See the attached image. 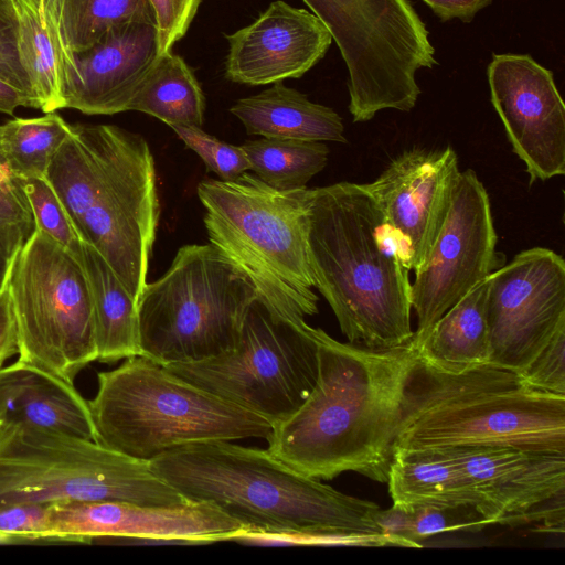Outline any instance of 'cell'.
<instances>
[{"instance_id": "4", "label": "cell", "mask_w": 565, "mask_h": 565, "mask_svg": "<svg viewBox=\"0 0 565 565\" xmlns=\"http://www.w3.org/2000/svg\"><path fill=\"white\" fill-rule=\"evenodd\" d=\"M45 178L82 242L106 259L138 305L160 215L146 139L114 125H71Z\"/></svg>"}, {"instance_id": "13", "label": "cell", "mask_w": 565, "mask_h": 565, "mask_svg": "<svg viewBox=\"0 0 565 565\" xmlns=\"http://www.w3.org/2000/svg\"><path fill=\"white\" fill-rule=\"evenodd\" d=\"M495 246L488 192L473 170L460 171L444 224L412 284L415 349L447 310L498 269Z\"/></svg>"}, {"instance_id": "35", "label": "cell", "mask_w": 565, "mask_h": 565, "mask_svg": "<svg viewBox=\"0 0 565 565\" xmlns=\"http://www.w3.org/2000/svg\"><path fill=\"white\" fill-rule=\"evenodd\" d=\"M49 505L19 503L0 508V533L18 542L50 540ZM51 541V540H50Z\"/></svg>"}, {"instance_id": "2", "label": "cell", "mask_w": 565, "mask_h": 565, "mask_svg": "<svg viewBox=\"0 0 565 565\" xmlns=\"http://www.w3.org/2000/svg\"><path fill=\"white\" fill-rule=\"evenodd\" d=\"M185 500L210 503L245 531L303 532L343 545H391L376 503L344 494L292 469L268 450L230 440L173 448L150 461Z\"/></svg>"}, {"instance_id": "32", "label": "cell", "mask_w": 565, "mask_h": 565, "mask_svg": "<svg viewBox=\"0 0 565 565\" xmlns=\"http://www.w3.org/2000/svg\"><path fill=\"white\" fill-rule=\"evenodd\" d=\"M178 137L203 160L209 171L221 180L231 181L250 170L242 146H234L213 137L196 126L171 127Z\"/></svg>"}, {"instance_id": "28", "label": "cell", "mask_w": 565, "mask_h": 565, "mask_svg": "<svg viewBox=\"0 0 565 565\" xmlns=\"http://www.w3.org/2000/svg\"><path fill=\"white\" fill-rule=\"evenodd\" d=\"M18 29V47L29 77L34 108L52 113L63 108L58 43L49 29L40 0H9Z\"/></svg>"}, {"instance_id": "3", "label": "cell", "mask_w": 565, "mask_h": 565, "mask_svg": "<svg viewBox=\"0 0 565 565\" xmlns=\"http://www.w3.org/2000/svg\"><path fill=\"white\" fill-rule=\"evenodd\" d=\"M307 243L315 287L350 343L391 349L412 341L403 248L362 184L311 189Z\"/></svg>"}, {"instance_id": "18", "label": "cell", "mask_w": 565, "mask_h": 565, "mask_svg": "<svg viewBox=\"0 0 565 565\" xmlns=\"http://www.w3.org/2000/svg\"><path fill=\"white\" fill-rule=\"evenodd\" d=\"M459 174L451 147L412 149L392 160L373 182L362 184L398 237L408 270L416 271L428 257Z\"/></svg>"}, {"instance_id": "41", "label": "cell", "mask_w": 565, "mask_h": 565, "mask_svg": "<svg viewBox=\"0 0 565 565\" xmlns=\"http://www.w3.org/2000/svg\"><path fill=\"white\" fill-rule=\"evenodd\" d=\"M20 106L32 107L30 97L0 78V113L13 115L15 108Z\"/></svg>"}, {"instance_id": "22", "label": "cell", "mask_w": 565, "mask_h": 565, "mask_svg": "<svg viewBox=\"0 0 565 565\" xmlns=\"http://www.w3.org/2000/svg\"><path fill=\"white\" fill-rule=\"evenodd\" d=\"M386 482L397 507L470 509L488 524L468 475L445 448H395Z\"/></svg>"}, {"instance_id": "17", "label": "cell", "mask_w": 565, "mask_h": 565, "mask_svg": "<svg viewBox=\"0 0 565 565\" xmlns=\"http://www.w3.org/2000/svg\"><path fill=\"white\" fill-rule=\"evenodd\" d=\"M490 98L530 184L565 174V105L553 73L529 54H493Z\"/></svg>"}, {"instance_id": "27", "label": "cell", "mask_w": 565, "mask_h": 565, "mask_svg": "<svg viewBox=\"0 0 565 565\" xmlns=\"http://www.w3.org/2000/svg\"><path fill=\"white\" fill-rule=\"evenodd\" d=\"M153 116L170 127H201L205 97L184 60L171 51L159 56L128 106Z\"/></svg>"}, {"instance_id": "25", "label": "cell", "mask_w": 565, "mask_h": 565, "mask_svg": "<svg viewBox=\"0 0 565 565\" xmlns=\"http://www.w3.org/2000/svg\"><path fill=\"white\" fill-rule=\"evenodd\" d=\"M488 277L447 310L416 349L417 355L447 373L489 363Z\"/></svg>"}, {"instance_id": "12", "label": "cell", "mask_w": 565, "mask_h": 565, "mask_svg": "<svg viewBox=\"0 0 565 565\" xmlns=\"http://www.w3.org/2000/svg\"><path fill=\"white\" fill-rule=\"evenodd\" d=\"M7 288L19 359L74 383L97 360L93 302L82 260L34 228L11 266Z\"/></svg>"}, {"instance_id": "26", "label": "cell", "mask_w": 565, "mask_h": 565, "mask_svg": "<svg viewBox=\"0 0 565 565\" xmlns=\"http://www.w3.org/2000/svg\"><path fill=\"white\" fill-rule=\"evenodd\" d=\"M44 20L62 60L83 52L110 28L127 21H153L149 0H42Z\"/></svg>"}, {"instance_id": "23", "label": "cell", "mask_w": 565, "mask_h": 565, "mask_svg": "<svg viewBox=\"0 0 565 565\" xmlns=\"http://www.w3.org/2000/svg\"><path fill=\"white\" fill-rule=\"evenodd\" d=\"M230 111L242 121L248 135L347 142L342 118L332 108L309 100L282 82L238 99Z\"/></svg>"}, {"instance_id": "43", "label": "cell", "mask_w": 565, "mask_h": 565, "mask_svg": "<svg viewBox=\"0 0 565 565\" xmlns=\"http://www.w3.org/2000/svg\"><path fill=\"white\" fill-rule=\"evenodd\" d=\"M41 2H42V0H40V6H41Z\"/></svg>"}, {"instance_id": "39", "label": "cell", "mask_w": 565, "mask_h": 565, "mask_svg": "<svg viewBox=\"0 0 565 565\" xmlns=\"http://www.w3.org/2000/svg\"><path fill=\"white\" fill-rule=\"evenodd\" d=\"M19 352L18 329L8 288L0 294V366Z\"/></svg>"}, {"instance_id": "31", "label": "cell", "mask_w": 565, "mask_h": 565, "mask_svg": "<svg viewBox=\"0 0 565 565\" xmlns=\"http://www.w3.org/2000/svg\"><path fill=\"white\" fill-rule=\"evenodd\" d=\"M31 209L34 228L47 234L77 258H82L83 242L72 220L45 177L20 179Z\"/></svg>"}, {"instance_id": "36", "label": "cell", "mask_w": 565, "mask_h": 565, "mask_svg": "<svg viewBox=\"0 0 565 565\" xmlns=\"http://www.w3.org/2000/svg\"><path fill=\"white\" fill-rule=\"evenodd\" d=\"M156 17L159 54L171 51L182 39L198 11L201 0H149Z\"/></svg>"}, {"instance_id": "10", "label": "cell", "mask_w": 565, "mask_h": 565, "mask_svg": "<svg viewBox=\"0 0 565 565\" xmlns=\"http://www.w3.org/2000/svg\"><path fill=\"white\" fill-rule=\"evenodd\" d=\"M316 331L305 319L289 317L258 296L246 312L233 349L205 360L164 366L274 426L295 413L316 384Z\"/></svg>"}, {"instance_id": "30", "label": "cell", "mask_w": 565, "mask_h": 565, "mask_svg": "<svg viewBox=\"0 0 565 565\" xmlns=\"http://www.w3.org/2000/svg\"><path fill=\"white\" fill-rule=\"evenodd\" d=\"M71 132L56 113L15 118L0 126V153L18 179L45 177L50 162Z\"/></svg>"}, {"instance_id": "33", "label": "cell", "mask_w": 565, "mask_h": 565, "mask_svg": "<svg viewBox=\"0 0 565 565\" xmlns=\"http://www.w3.org/2000/svg\"><path fill=\"white\" fill-rule=\"evenodd\" d=\"M518 374L533 388L565 395V326L555 332L531 363Z\"/></svg>"}, {"instance_id": "9", "label": "cell", "mask_w": 565, "mask_h": 565, "mask_svg": "<svg viewBox=\"0 0 565 565\" xmlns=\"http://www.w3.org/2000/svg\"><path fill=\"white\" fill-rule=\"evenodd\" d=\"M120 501L141 505L188 502L150 461L72 435L0 425V508L19 503Z\"/></svg>"}, {"instance_id": "37", "label": "cell", "mask_w": 565, "mask_h": 565, "mask_svg": "<svg viewBox=\"0 0 565 565\" xmlns=\"http://www.w3.org/2000/svg\"><path fill=\"white\" fill-rule=\"evenodd\" d=\"M20 180V179H19ZM15 224L30 235L34 231V220L21 183L0 184V225Z\"/></svg>"}, {"instance_id": "15", "label": "cell", "mask_w": 565, "mask_h": 565, "mask_svg": "<svg viewBox=\"0 0 565 565\" xmlns=\"http://www.w3.org/2000/svg\"><path fill=\"white\" fill-rule=\"evenodd\" d=\"M51 541L117 540L141 544H210L245 531L213 504L188 501L141 505L120 501H67L49 505Z\"/></svg>"}, {"instance_id": "38", "label": "cell", "mask_w": 565, "mask_h": 565, "mask_svg": "<svg viewBox=\"0 0 565 565\" xmlns=\"http://www.w3.org/2000/svg\"><path fill=\"white\" fill-rule=\"evenodd\" d=\"M30 234L15 224L0 225V294L6 289L11 266Z\"/></svg>"}, {"instance_id": "42", "label": "cell", "mask_w": 565, "mask_h": 565, "mask_svg": "<svg viewBox=\"0 0 565 565\" xmlns=\"http://www.w3.org/2000/svg\"><path fill=\"white\" fill-rule=\"evenodd\" d=\"M19 179L11 172L4 159L0 153V184L2 185H18Z\"/></svg>"}, {"instance_id": "14", "label": "cell", "mask_w": 565, "mask_h": 565, "mask_svg": "<svg viewBox=\"0 0 565 565\" xmlns=\"http://www.w3.org/2000/svg\"><path fill=\"white\" fill-rule=\"evenodd\" d=\"M490 365L521 373L565 326V262L534 247L488 276Z\"/></svg>"}, {"instance_id": "16", "label": "cell", "mask_w": 565, "mask_h": 565, "mask_svg": "<svg viewBox=\"0 0 565 565\" xmlns=\"http://www.w3.org/2000/svg\"><path fill=\"white\" fill-rule=\"evenodd\" d=\"M486 508L488 524L564 532L565 454L510 447H448Z\"/></svg>"}, {"instance_id": "8", "label": "cell", "mask_w": 565, "mask_h": 565, "mask_svg": "<svg viewBox=\"0 0 565 565\" xmlns=\"http://www.w3.org/2000/svg\"><path fill=\"white\" fill-rule=\"evenodd\" d=\"M258 296L248 275L211 243L182 246L138 301L140 355L167 365L233 349Z\"/></svg>"}, {"instance_id": "1", "label": "cell", "mask_w": 565, "mask_h": 565, "mask_svg": "<svg viewBox=\"0 0 565 565\" xmlns=\"http://www.w3.org/2000/svg\"><path fill=\"white\" fill-rule=\"evenodd\" d=\"M318 376L300 407L275 424L268 451L318 480L347 471L385 483L405 383L417 351L343 343L316 331Z\"/></svg>"}, {"instance_id": "21", "label": "cell", "mask_w": 565, "mask_h": 565, "mask_svg": "<svg viewBox=\"0 0 565 565\" xmlns=\"http://www.w3.org/2000/svg\"><path fill=\"white\" fill-rule=\"evenodd\" d=\"M0 425H23L97 441L88 401L55 374L18 360L0 367Z\"/></svg>"}, {"instance_id": "29", "label": "cell", "mask_w": 565, "mask_h": 565, "mask_svg": "<svg viewBox=\"0 0 565 565\" xmlns=\"http://www.w3.org/2000/svg\"><path fill=\"white\" fill-rule=\"evenodd\" d=\"M262 181L277 190L306 188L328 162L329 148L322 141L260 138L242 145Z\"/></svg>"}, {"instance_id": "11", "label": "cell", "mask_w": 565, "mask_h": 565, "mask_svg": "<svg viewBox=\"0 0 565 565\" xmlns=\"http://www.w3.org/2000/svg\"><path fill=\"white\" fill-rule=\"evenodd\" d=\"M331 33L347 65L354 122L383 109L409 111L419 68L437 64L429 32L408 0H302Z\"/></svg>"}, {"instance_id": "6", "label": "cell", "mask_w": 565, "mask_h": 565, "mask_svg": "<svg viewBox=\"0 0 565 565\" xmlns=\"http://www.w3.org/2000/svg\"><path fill=\"white\" fill-rule=\"evenodd\" d=\"M88 401L97 441L151 461L189 444L263 438L273 424L178 376L142 355L97 374Z\"/></svg>"}, {"instance_id": "7", "label": "cell", "mask_w": 565, "mask_h": 565, "mask_svg": "<svg viewBox=\"0 0 565 565\" xmlns=\"http://www.w3.org/2000/svg\"><path fill=\"white\" fill-rule=\"evenodd\" d=\"M210 243L237 264L268 303L305 319L318 312L308 259L311 189L277 190L248 172L198 185Z\"/></svg>"}, {"instance_id": "5", "label": "cell", "mask_w": 565, "mask_h": 565, "mask_svg": "<svg viewBox=\"0 0 565 565\" xmlns=\"http://www.w3.org/2000/svg\"><path fill=\"white\" fill-rule=\"evenodd\" d=\"M473 446L565 454V395L533 388L507 369L447 373L416 355L394 449Z\"/></svg>"}, {"instance_id": "34", "label": "cell", "mask_w": 565, "mask_h": 565, "mask_svg": "<svg viewBox=\"0 0 565 565\" xmlns=\"http://www.w3.org/2000/svg\"><path fill=\"white\" fill-rule=\"evenodd\" d=\"M0 78L25 93L34 108L30 81L19 54L17 19L9 0H0Z\"/></svg>"}, {"instance_id": "19", "label": "cell", "mask_w": 565, "mask_h": 565, "mask_svg": "<svg viewBox=\"0 0 565 565\" xmlns=\"http://www.w3.org/2000/svg\"><path fill=\"white\" fill-rule=\"evenodd\" d=\"M153 21H127L110 28L87 50L62 60L63 108L86 115L128 110L159 58Z\"/></svg>"}, {"instance_id": "40", "label": "cell", "mask_w": 565, "mask_h": 565, "mask_svg": "<svg viewBox=\"0 0 565 565\" xmlns=\"http://www.w3.org/2000/svg\"><path fill=\"white\" fill-rule=\"evenodd\" d=\"M441 20L459 19L470 22L475 15L488 7L492 0H422Z\"/></svg>"}, {"instance_id": "24", "label": "cell", "mask_w": 565, "mask_h": 565, "mask_svg": "<svg viewBox=\"0 0 565 565\" xmlns=\"http://www.w3.org/2000/svg\"><path fill=\"white\" fill-rule=\"evenodd\" d=\"M81 260L92 295L97 361L140 355L137 302L106 259L84 242Z\"/></svg>"}, {"instance_id": "20", "label": "cell", "mask_w": 565, "mask_h": 565, "mask_svg": "<svg viewBox=\"0 0 565 565\" xmlns=\"http://www.w3.org/2000/svg\"><path fill=\"white\" fill-rule=\"evenodd\" d=\"M225 75L265 85L299 78L327 53L332 36L313 13L277 0L249 25L226 35Z\"/></svg>"}]
</instances>
